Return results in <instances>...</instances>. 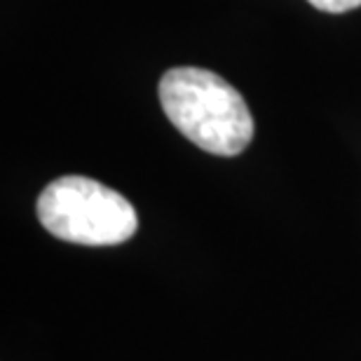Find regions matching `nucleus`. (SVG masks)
I'll list each match as a JSON object with an SVG mask.
<instances>
[{
  "label": "nucleus",
  "instance_id": "nucleus-1",
  "mask_svg": "<svg viewBox=\"0 0 361 361\" xmlns=\"http://www.w3.org/2000/svg\"><path fill=\"white\" fill-rule=\"evenodd\" d=\"M160 104L171 125L212 155H240L254 139L247 101L212 71L190 66L167 71L160 80Z\"/></svg>",
  "mask_w": 361,
  "mask_h": 361
},
{
  "label": "nucleus",
  "instance_id": "nucleus-2",
  "mask_svg": "<svg viewBox=\"0 0 361 361\" xmlns=\"http://www.w3.org/2000/svg\"><path fill=\"white\" fill-rule=\"evenodd\" d=\"M38 219L49 235L85 247H115L139 228L132 202L87 176H61L38 197Z\"/></svg>",
  "mask_w": 361,
  "mask_h": 361
},
{
  "label": "nucleus",
  "instance_id": "nucleus-3",
  "mask_svg": "<svg viewBox=\"0 0 361 361\" xmlns=\"http://www.w3.org/2000/svg\"><path fill=\"white\" fill-rule=\"evenodd\" d=\"M307 3L314 5L317 10H322V12L341 14V12L357 10V7L361 5V0H307Z\"/></svg>",
  "mask_w": 361,
  "mask_h": 361
}]
</instances>
